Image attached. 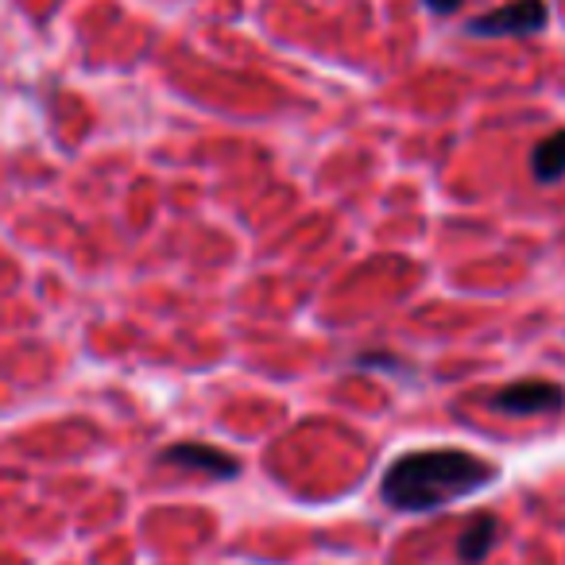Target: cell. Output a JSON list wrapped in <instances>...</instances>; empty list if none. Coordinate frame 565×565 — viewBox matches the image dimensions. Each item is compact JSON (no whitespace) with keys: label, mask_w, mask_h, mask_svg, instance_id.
Wrapping results in <instances>:
<instances>
[{"label":"cell","mask_w":565,"mask_h":565,"mask_svg":"<svg viewBox=\"0 0 565 565\" xmlns=\"http://www.w3.org/2000/svg\"><path fill=\"white\" fill-rule=\"evenodd\" d=\"M488 407L495 415H554V411L565 407V392L550 380H519V384H508L500 392L488 395Z\"/></svg>","instance_id":"3957f363"},{"label":"cell","mask_w":565,"mask_h":565,"mask_svg":"<svg viewBox=\"0 0 565 565\" xmlns=\"http://www.w3.org/2000/svg\"><path fill=\"white\" fill-rule=\"evenodd\" d=\"M423 4L434 12V17H454V12L461 9L465 0H423Z\"/></svg>","instance_id":"52a82bcc"},{"label":"cell","mask_w":565,"mask_h":565,"mask_svg":"<svg viewBox=\"0 0 565 565\" xmlns=\"http://www.w3.org/2000/svg\"><path fill=\"white\" fill-rule=\"evenodd\" d=\"M546 24H550L546 0H511V4H500L495 12L469 20L465 32L477 35V40H526V35L546 32Z\"/></svg>","instance_id":"7a4b0ae2"},{"label":"cell","mask_w":565,"mask_h":565,"mask_svg":"<svg viewBox=\"0 0 565 565\" xmlns=\"http://www.w3.org/2000/svg\"><path fill=\"white\" fill-rule=\"evenodd\" d=\"M495 480H500V469L469 449H415L387 465L380 495L387 508L423 515V511H438L454 500L484 492Z\"/></svg>","instance_id":"6da1fadb"},{"label":"cell","mask_w":565,"mask_h":565,"mask_svg":"<svg viewBox=\"0 0 565 565\" xmlns=\"http://www.w3.org/2000/svg\"><path fill=\"white\" fill-rule=\"evenodd\" d=\"M531 174L542 186H554V182L565 179V128L550 132L546 140L531 151Z\"/></svg>","instance_id":"8992f818"},{"label":"cell","mask_w":565,"mask_h":565,"mask_svg":"<svg viewBox=\"0 0 565 565\" xmlns=\"http://www.w3.org/2000/svg\"><path fill=\"white\" fill-rule=\"evenodd\" d=\"M495 539H500V531H495V515L480 511L477 519H469V526L461 531V542H457V557H461V565L484 562V557L492 554Z\"/></svg>","instance_id":"5b68a950"},{"label":"cell","mask_w":565,"mask_h":565,"mask_svg":"<svg viewBox=\"0 0 565 565\" xmlns=\"http://www.w3.org/2000/svg\"><path fill=\"white\" fill-rule=\"evenodd\" d=\"M163 465H179V469H194L205 472V477H217V480H233L241 477V461L225 449L210 446V441H182V446H167L159 454Z\"/></svg>","instance_id":"277c9868"}]
</instances>
